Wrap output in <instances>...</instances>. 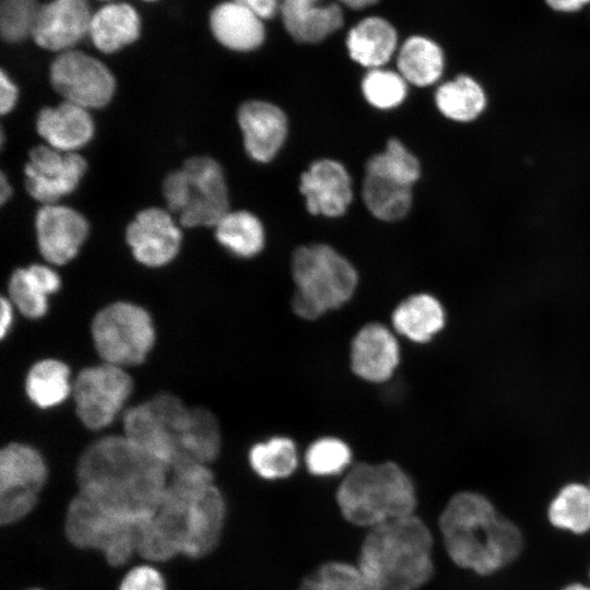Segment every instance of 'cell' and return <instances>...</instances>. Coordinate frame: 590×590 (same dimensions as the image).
Masks as SVG:
<instances>
[{
  "mask_svg": "<svg viewBox=\"0 0 590 590\" xmlns=\"http://www.w3.org/2000/svg\"><path fill=\"white\" fill-rule=\"evenodd\" d=\"M169 467L125 435L102 437L76 464L79 493L114 517L139 526L160 507Z\"/></svg>",
  "mask_w": 590,
  "mask_h": 590,
  "instance_id": "6da1fadb",
  "label": "cell"
},
{
  "mask_svg": "<svg viewBox=\"0 0 590 590\" xmlns=\"http://www.w3.org/2000/svg\"><path fill=\"white\" fill-rule=\"evenodd\" d=\"M439 530L450 559L481 576L503 569L523 547L519 528L475 492H460L448 500L439 517Z\"/></svg>",
  "mask_w": 590,
  "mask_h": 590,
  "instance_id": "7a4b0ae2",
  "label": "cell"
},
{
  "mask_svg": "<svg viewBox=\"0 0 590 590\" xmlns=\"http://www.w3.org/2000/svg\"><path fill=\"white\" fill-rule=\"evenodd\" d=\"M357 565L378 590H418L434 574L433 534L415 514L373 527Z\"/></svg>",
  "mask_w": 590,
  "mask_h": 590,
  "instance_id": "3957f363",
  "label": "cell"
},
{
  "mask_svg": "<svg viewBox=\"0 0 590 590\" xmlns=\"http://www.w3.org/2000/svg\"><path fill=\"white\" fill-rule=\"evenodd\" d=\"M335 498L346 521L367 529L413 515L417 504L412 480L391 461L350 467Z\"/></svg>",
  "mask_w": 590,
  "mask_h": 590,
  "instance_id": "277c9868",
  "label": "cell"
},
{
  "mask_svg": "<svg viewBox=\"0 0 590 590\" xmlns=\"http://www.w3.org/2000/svg\"><path fill=\"white\" fill-rule=\"evenodd\" d=\"M291 271L296 285L292 309L305 320H316L345 305L358 284L355 267L333 247L321 243L296 248Z\"/></svg>",
  "mask_w": 590,
  "mask_h": 590,
  "instance_id": "5b68a950",
  "label": "cell"
},
{
  "mask_svg": "<svg viewBox=\"0 0 590 590\" xmlns=\"http://www.w3.org/2000/svg\"><path fill=\"white\" fill-rule=\"evenodd\" d=\"M168 211L184 227L215 226L229 211L224 172L214 158L192 156L169 173L163 182Z\"/></svg>",
  "mask_w": 590,
  "mask_h": 590,
  "instance_id": "8992f818",
  "label": "cell"
},
{
  "mask_svg": "<svg viewBox=\"0 0 590 590\" xmlns=\"http://www.w3.org/2000/svg\"><path fill=\"white\" fill-rule=\"evenodd\" d=\"M192 409L174 394L161 393L123 413V435L169 469L186 462Z\"/></svg>",
  "mask_w": 590,
  "mask_h": 590,
  "instance_id": "52a82bcc",
  "label": "cell"
},
{
  "mask_svg": "<svg viewBox=\"0 0 590 590\" xmlns=\"http://www.w3.org/2000/svg\"><path fill=\"white\" fill-rule=\"evenodd\" d=\"M92 340L104 363L122 368L142 364L155 344L151 315L130 302H115L92 320Z\"/></svg>",
  "mask_w": 590,
  "mask_h": 590,
  "instance_id": "ba28073f",
  "label": "cell"
},
{
  "mask_svg": "<svg viewBox=\"0 0 590 590\" xmlns=\"http://www.w3.org/2000/svg\"><path fill=\"white\" fill-rule=\"evenodd\" d=\"M64 530L73 545L98 550L113 566L127 563L137 551L138 526L114 517L81 493L69 504Z\"/></svg>",
  "mask_w": 590,
  "mask_h": 590,
  "instance_id": "9c48e42d",
  "label": "cell"
},
{
  "mask_svg": "<svg viewBox=\"0 0 590 590\" xmlns=\"http://www.w3.org/2000/svg\"><path fill=\"white\" fill-rule=\"evenodd\" d=\"M132 390L126 368L104 362L85 367L72 384L76 416L86 428L103 429L121 413Z\"/></svg>",
  "mask_w": 590,
  "mask_h": 590,
  "instance_id": "30bf717a",
  "label": "cell"
},
{
  "mask_svg": "<svg viewBox=\"0 0 590 590\" xmlns=\"http://www.w3.org/2000/svg\"><path fill=\"white\" fill-rule=\"evenodd\" d=\"M49 81L63 101L88 110L106 106L116 91L110 69L76 48L57 54L49 66Z\"/></svg>",
  "mask_w": 590,
  "mask_h": 590,
  "instance_id": "8fae6325",
  "label": "cell"
},
{
  "mask_svg": "<svg viewBox=\"0 0 590 590\" xmlns=\"http://www.w3.org/2000/svg\"><path fill=\"white\" fill-rule=\"evenodd\" d=\"M86 169V160L78 152L37 145L30 151L24 167L25 188L43 205L54 204L76 189Z\"/></svg>",
  "mask_w": 590,
  "mask_h": 590,
  "instance_id": "7c38bea8",
  "label": "cell"
},
{
  "mask_svg": "<svg viewBox=\"0 0 590 590\" xmlns=\"http://www.w3.org/2000/svg\"><path fill=\"white\" fill-rule=\"evenodd\" d=\"M182 234L168 210L151 206L140 211L126 229V241L134 259L150 268L172 262L178 255Z\"/></svg>",
  "mask_w": 590,
  "mask_h": 590,
  "instance_id": "4fadbf2b",
  "label": "cell"
},
{
  "mask_svg": "<svg viewBox=\"0 0 590 590\" xmlns=\"http://www.w3.org/2000/svg\"><path fill=\"white\" fill-rule=\"evenodd\" d=\"M92 14L87 0H48L39 7L31 39L56 54L74 49L88 37Z\"/></svg>",
  "mask_w": 590,
  "mask_h": 590,
  "instance_id": "5bb4252c",
  "label": "cell"
},
{
  "mask_svg": "<svg viewBox=\"0 0 590 590\" xmlns=\"http://www.w3.org/2000/svg\"><path fill=\"white\" fill-rule=\"evenodd\" d=\"M299 191L307 211L329 219L342 216L354 197L352 177L339 161H314L299 177Z\"/></svg>",
  "mask_w": 590,
  "mask_h": 590,
  "instance_id": "9a60e30c",
  "label": "cell"
},
{
  "mask_svg": "<svg viewBox=\"0 0 590 590\" xmlns=\"http://www.w3.org/2000/svg\"><path fill=\"white\" fill-rule=\"evenodd\" d=\"M37 246L43 258L62 266L75 258L88 235V223L76 210L44 204L35 215Z\"/></svg>",
  "mask_w": 590,
  "mask_h": 590,
  "instance_id": "2e32d148",
  "label": "cell"
},
{
  "mask_svg": "<svg viewBox=\"0 0 590 590\" xmlns=\"http://www.w3.org/2000/svg\"><path fill=\"white\" fill-rule=\"evenodd\" d=\"M237 122L245 150L256 162H271L286 141L287 117L282 108L271 102L261 99L245 102L238 108Z\"/></svg>",
  "mask_w": 590,
  "mask_h": 590,
  "instance_id": "e0dca14e",
  "label": "cell"
},
{
  "mask_svg": "<svg viewBox=\"0 0 590 590\" xmlns=\"http://www.w3.org/2000/svg\"><path fill=\"white\" fill-rule=\"evenodd\" d=\"M172 489L187 496V534L182 555L191 558L209 554L219 543L223 530L226 505L213 484L198 491Z\"/></svg>",
  "mask_w": 590,
  "mask_h": 590,
  "instance_id": "ac0fdd59",
  "label": "cell"
},
{
  "mask_svg": "<svg viewBox=\"0 0 590 590\" xmlns=\"http://www.w3.org/2000/svg\"><path fill=\"white\" fill-rule=\"evenodd\" d=\"M350 361L358 378L375 384L388 380L400 363L394 333L379 322L363 326L352 340Z\"/></svg>",
  "mask_w": 590,
  "mask_h": 590,
  "instance_id": "d6986e66",
  "label": "cell"
},
{
  "mask_svg": "<svg viewBox=\"0 0 590 590\" xmlns=\"http://www.w3.org/2000/svg\"><path fill=\"white\" fill-rule=\"evenodd\" d=\"M36 130L49 146L78 152L92 140L95 126L88 109L63 101L39 110Z\"/></svg>",
  "mask_w": 590,
  "mask_h": 590,
  "instance_id": "ffe728a7",
  "label": "cell"
},
{
  "mask_svg": "<svg viewBox=\"0 0 590 590\" xmlns=\"http://www.w3.org/2000/svg\"><path fill=\"white\" fill-rule=\"evenodd\" d=\"M209 26L216 42L233 51H252L264 40L261 19L235 0L216 4L210 12Z\"/></svg>",
  "mask_w": 590,
  "mask_h": 590,
  "instance_id": "44dd1931",
  "label": "cell"
},
{
  "mask_svg": "<svg viewBox=\"0 0 590 590\" xmlns=\"http://www.w3.org/2000/svg\"><path fill=\"white\" fill-rule=\"evenodd\" d=\"M141 31L140 14L132 4L110 1L93 12L88 38L99 52L111 55L137 42Z\"/></svg>",
  "mask_w": 590,
  "mask_h": 590,
  "instance_id": "7402d4cb",
  "label": "cell"
},
{
  "mask_svg": "<svg viewBox=\"0 0 590 590\" xmlns=\"http://www.w3.org/2000/svg\"><path fill=\"white\" fill-rule=\"evenodd\" d=\"M434 104L445 119L457 125H471L487 113L489 96L477 79L460 73L437 85Z\"/></svg>",
  "mask_w": 590,
  "mask_h": 590,
  "instance_id": "603a6c76",
  "label": "cell"
},
{
  "mask_svg": "<svg viewBox=\"0 0 590 590\" xmlns=\"http://www.w3.org/2000/svg\"><path fill=\"white\" fill-rule=\"evenodd\" d=\"M281 14L290 35L300 43L321 42L343 24L340 7L322 0H283Z\"/></svg>",
  "mask_w": 590,
  "mask_h": 590,
  "instance_id": "cb8c5ba5",
  "label": "cell"
},
{
  "mask_svg": "<svg viewBox=\"0 0 590 590\" xmlns=\"http://www.w3.org/2000/svg\"><path fill=\"white\" fill-rule=\"evenodd\" d=\"M61 286L59 274L50 267L34 263L14 270L8 283V298L24 317L38 319L48 310V296Z\"/></svg>",
  "mask_w": 590,
  "mask_h": 590,
  "instance_id": "d4e9b609",
  "label": "cell"
},
{
  "mask_svg": "<svg viewBox=\"0 0 590 590\" xmlns=\"http://www.w3.org/2000/svg\"><path fill=\"white\" fill-rule=\"evenodd\" d=\"M47 465L42 453L24 442H9L0 451V495L38 494L46 483Z\"/></svg>",
  "mask_w": 590,
  "mask_h": 590,
  "instance_id": "484cf974",
  "label": "cell"
},
{
  "mask_svg": "<svg viewBox=\"0 0 590 590\" xmlns=\"http://www.w3.org/2000/svg\"><path fill=\"white\" fill-rule=\"evenodd\" d=\"M445 323L444 306L428 293L410 295L392 312L394 330L415 343L429 342L444 329Z\"/></svg>",
  "mask_w": 590,
  "mask_h": 590,
  "instance_id": "4316f807",
  "label": "cell"
},
{
  "mask_svg": "<svg viewBox=\"0 0 590 590\" xmlns=\"http://www.w3.org/2000/svg\"><path fill=\"white\" fill-rule=\"evenodd\" d=\"M397 42V32L388 21L367 17L350 31L346 48L355 62L370 70L384 67L391 59Z\"/></svg>",
  "mask_w": 590,
  "mask_h": 590,
  "instance_id": "83f0119b",
  "label": "cell"
},
{
  "mask_svg": "<svg viewBox=\"0 0 590 590\" xmlns=\"http://www.w3.org/2000/svg\"><path fill=\"white\" fill-rule=\"evenodd\" d=\"M397 68L408 84L427 87L440 82L446 58L436 42L424 36H412L398 52Z\"/></svg>",
  "mask_w": 590,
  "mask_h": 590,
  "instance_id": "f1b7e54d",
  "label": "cell"
},
{
  "mask_svg": "<svg viewBox=\"0 0 590 590\" xmlns=\"http://www.w3.org/2000/svg\"><path fill=\"white\" fill-rule=\"evenodd\" d=\"M70 368L56 358H44L32 365L25 377L28 400L39 409H51L72 394Z\"/></svg>",
  "mask_w": 590,
  "mask_h": 590,
  "instance_id": "f546056e",
  "label": "cell"
},
{
  "mask_svg": "<svg viewBox=\"0 0 590 590\" xmlns=\"http://www.w3.org/2000/svg\"><path fill=\"white\" fill-rule=\"evenodd\" d=\"M216 240L239 258L260 253L266 243V231L259 217L246 210L228 211L214 226Z\"/></svg>",
  "mask_w": 590,
  "mask_h": 590,
  "instance_id": "4dcf8cb0",
  "label": "cell"
},
{
  "mask_svg": "<svg viewBox=\"0 0 590 590\" xmlns=\"http://www.w3.org/2000/svg\"><path fill=\"white\" fill-rule=\"evenodd\" d=\"M362 199L374 217L382 222H396L410 212L413 192L412 187L365 174Z\"/></svg>",
  "mask_w": 590,
  "mask_h": 590,
  "instance_id": "1f68e13d",
  "label": "cell"
},
{
  "mask_svg": "<svg viewBox=\"0 0 590 590\" xmlns=\"http://www.w3.org/2000/svg\"><path fill=\"white\" fill-rule=\"evenodd\" d=\"M547 518L555 528L574 534L590 531V485L563 486L548 505Z\"/></svg>",
  "mask_w": 590,
  "mask_h": 590,
  "instance_id": "d6a6232c",
  "label": "cell"
},
{
  "mask_svg": "<svg viewBox=\"0 0 590 590\" xmlns=\"http://www.w3.org/2000/svg\"><path fill=\"white\" fill-rule=\"evenodd\" d=\"M253 472L264 480L291 476L297 468L298 455L295 442L288 437L274 436L255 444L248 453Z\"/></svg>",
  "mask_w": 590,
  "mask_h": 590,
  "instance_id": "836d02e7",
  "label": "cell"
},
{
  "mask_svg": "<svg viewBox=\"0 0 590 590\" xmlns=\"http://www.w3.org/2000/svg\"><path fill=\"white\" fill-rule=\"evenodd\" d=\"M422 173L420 160L396 138L388 140L384 151L368 158L365 174L413 187Z\"/></svg>",
  "mask_w": 590,
  "mask_h": 590,
  "instance_id": "e575fe53",
  "label": "cell"
},
{
  "mask_svg": "<svg viewBox=\"0 0 590 590\" xmlns=\"http://www.w3.org/2000/svg\"><path fill=\"white\" fill-rule=\"evenodd\" d=\"M297 590H378L358 565L328 562L306 576Z\"/></svg>",
  "mask_w": 590,
  "mask_h": 590,
  "instance_id": "d590c367",
  "label": "cell"
},
{
  "mask_svg": "<svg viewBox=\"0 0 590 590\" xmlns=\"http://www.w3.org/2000/svg\"><path fill=\"white\" fill-rule=\"evenodd\" d=\"M365 101L379 110H391L405 101L408 82L396 71L385 68L370 69L361 82Z\"/></svg>",
  "mask_w": 590,
  "mask_h": 590,
  "instance_id": "8d00e7d4",
  "label": "cell"
},
{
  "mask_svg": "<svg viewBox=\"0 0 590 590\" xmlns=\"http://www.w3.org/2000/svg\"><path fill=\"white\" fill-rule=\"evenodd\" d=\"M221 430L216 417L202 408L192 409L187 453L191 462L209 465L221 450Z\"/></svg>",
  "mask_w": 590,
  "mask_h": 590,
  "instance_id": "74e56055",
  "label": "cell"
},
{
  "mask_svg": "<svg viewBox=\"0 0 590 590\" xmlns=\"http://www.w3.org/2000/svg\"><path fill=\"white\" fill-rule=\"evenodd\" d=\"M352 450L340 438L327 436L316 439L306 450L307 470L316 476H333L351 467Z\"/></svg>",
  "mask_w": 590,
  "mask_h": 590,
  "instance_id": "f35d334b",
  "label": "cell"
},
{
  "mask_svg": "<svg viewBox=\"0 0 590 590\" xmlns=\"http://www.w3.org/2000/svg\"><path fill=\"white\" fill-rule=\"evenodd\" d=\"M40 4L39 0H1V39L15 45L31 38Z\"/></svg>",
  "mask_w": 590,
  "mask_h": 590,
  "instance_id": "ab89813d",
  "label": "cell"
},
{
  "mask_svg": "<svg viewBox=\"0 0 590 590\" xmlns=\"http://www.w3.org/2000/svg\"><path fill=\"white\" fill-rule=\"evenodd\" d=\"M37 503V494L16 493L0 495V520L2 524L14 523L26 517Z\"/></svg>",
  "mask_w": 590,
  "mask_h": 590,
  "instance_id": "60d3db41",
  "label": "cell"
},
{
  "mask_svg": "<svg viewBox=\"0 0 590 590\" xmlns=\"http://www.w3.org/2000/svg\"><path fill=\"white\" fill-rule=\"evenodd\" d=\"M118 590H166V583L156 568L141 565L125 575Z\"/></svg>",
  "mask_w": 590,
  "mask_h": 590,
  "instance_id": "b9f144b4",
  "label": "cell"
},
{
  "mask_svg": "<svg viewBox=\"0 0 590 590\" xmlns=\"http://www.w3.org/2000/svg\"><path fill=\"white\" fill-rule=\"evenodd\" d=\"M19 97V90L13 80L4 70L0 72V111L2 115L9 114L15 106Z\"/></svg>",
  "mask_w": 590,
  "mask_h": 590,
  "instance_id": "7bdbcfd3",
  "label": "cell"
},
{
  "mask_svg": "<svg viewBox=\"0 0 590 590\" xmlns=\"http://www.w3.org/2000/svg\"><path fill=\"white\" fill-rule=\"evenodd\" d=\"M246 5L257 16L262 19L272 17L278 10V0H235Z\"/></svg>",
  "mask_w": 590,
  "mask_h": 590,
  "instance_id": "ee69618b",
  "label": "cell"
},
{
  "mask_svg": "<svg viewBox=\"0 0 590 590\" xmlns=\"http://www.w3.org/2000/svg\"><path fill=\"white\" fill-rule=\"evenodd\" d=\"M546 4L557 12L571 13L590 3V0H545Z\"/></svg>",
  "mask_w": 590,
  "mask_h": 590,
  "instance_id": "f6af8a7d",
  "label": "cell"
},
{
  "mask_svg": "<svg viewBox=\"0 0 590 590\" xmlns=\"http://www.w3.org/2000/svg\"><path fill=\"white\" fill-rule=\"evenodd\" d=\"M13 310L14 306L10 302L9 298L2 297L1 298V324H0V335L1 338H5L8 332L10 331L13 322Z\"/></svg>",
  "mask_w": 590,
  "mask_h": 590,
  "instance_id": "bcb514c9",
  "label": "cell"
},
{
  "mask_svg": "<svg viewBox=\"0 0 590 590\" xmlns=\"http://www.w3.org/2000/svg\"><path fill=\"white\" fill-rule=\"evenodd\" d=\"M12 188L7 180L5 175L2 173L0 177V201L1 204H4L5 201L11 197Z\"/></svg>",
  "mask_w": 590,
  "mask_h": 590,
  "instance_id": "7dc6e473",
  "label": "cell"
},
{
  "mask_svg": "<svg viewBox=\"0 0 590 590\" xmlns=\"http://www.w3.org/2000/svg\"><path fill=\"white\" fill-rule=\"evenodd\" d=\"M353 9H362L376 3L378 0H340Z\"/></svg>",
  "mask_w": 590,
  "mask_h": 590,
  "instance_id": "c3c4849f",
  "label": "cell"
},
{
  "mask_svg": "<svg viewBox=\"0 0 590 590\" xmlns=\"http://www.w3.org/2000/svg\"><path fill=\"white\" fill-rule=\"evenodd\" d=\"M560 590H590V586L583 585L581 582H573L565 586Z\"/></svg>",
  "mask_w": 590,
  "mask_h": 590,
  "instance_id": "681fc988",
  "label": "cell"
},
{
  "mask_svg": "<svg viewBox=\"0 0 590 590\" xmlns=\"http://www.w3.org/2000/svg\"><path fill=\"white\" fill-rule=\"evenodd\" d=\"M143 1H146V2H154V1H157V0H143Z\"/></svg>",
  "mask_w": 590,
  "mask_h": 590,
  "instance_id": "f907efd6",
  "label": "cell"
},
{
  "mask_svg": "<svg viewBox=\"0 0 590 590\" xmlns=\"http://www.w3.org/2000/svg\"><path fill=\"white\" fill-rule=\"evenodd\" d=\"M98 1H107V2H110L111 0H98Z\"/></svg>",
  "mask_w": 590,
  "mask_h": 590,
  "instance_id": "816d5d0a",
  "label": "cell"
},
{
  "mask_svg": "<svg viewBox=\"0 0 590 590\" xmlns=\"http://www.w3.org/2000/svg\"><path fill=\"white\" fill-rule=\"evenodd\" d=\"M589 578H590V570H589Z\"/></svg>",
  "mask_w": 590,
  "mask_h": 590,
  "instance_id": "f5cc1de1",
  "label": "cell"
},
{
  "mask_svg": "<svg viewBox=\"0 0 590 590\" xmlns=\"http://www.w3.org/2000/svg\"><path fill=\"white\" fill-rule=\"evenodd\" d=\"M34 590H38V589H34Z\"/></svg>",
  "mask_w": 590,
  "mask_h": 590,
  "instance_id": "db71d44e",
  "label": "cell"
}]
</instances>
